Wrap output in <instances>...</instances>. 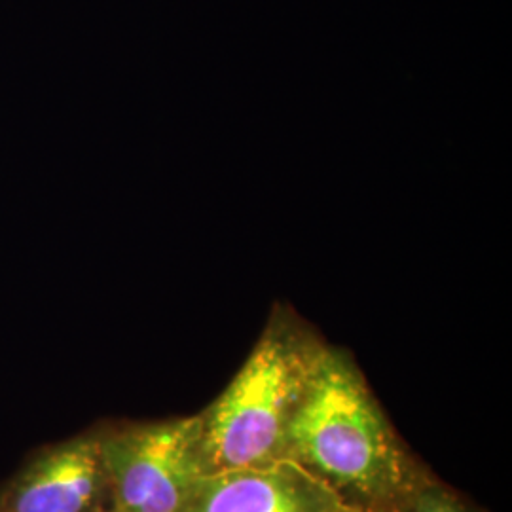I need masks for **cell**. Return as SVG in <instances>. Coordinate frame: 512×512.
<instances>
[{
  "mask_svg": "<svg viewBox=\"0 0 512 512\" xmlns=\"http://www.w3.org/2000/svg\"><path fill=\"white\" fill-rule=\"evenodd\" d=\"M184 512H355L294 459L203 475Z\"/></svg>",
  "mask_w": 512,
  "mask_h": 512,
  "instance_id": "obj_5",
  "label": "cell"
},
{
  "mask_svg": "<svg viewBox=\"0 0 512 512\" xmlns=\"http://www.w3.org/2000/svg\"><path fill=\"white\" fill-rule=\"evenodd\" d=\"M101 427L42 448L0 490V512H109Z\"/></svg>",
  "mask_w": 512,
  "mask_h": 512,
  "instance_id": "obj_4",
  "label": "cell"
},
{
  "mask_svg": "<svg viewBox=\"0 0 512 512\" xmlns=\"http://www.w3.org/2000/svg\"><path fill=\"white\" fill-rule=\"evenodd\" d=\"M200 414L101 425L109 512H184L203 471Z\"/></svg>",
  "mask_w": 512,
  "mask_h": 512,
  "instance_id": "obj_3",
  "label": "cell"
},
{
  "mask_svg": "<svg viewBox=\"0 0 512 512\" xmlns=\"http://www.w3.org/2000/svg\"><path fill=\"white\" fill-rule=\"evenodd\" d=\"M403 512H486L433 476Z\"/></svg>",
  "mask_w": 512,
  "mask_h": 512,
  "instance_id": "obj_6",
  "label": "cell"
},
{
  "mask_svg": "<svg viewBox=\"0 0 512 512\" xmlns=\"http://www.w3.org/2000/svg\"><path fill=\"white\" fill-rule=\"evenodd\" d=\"M325 346L294 313L275 311L234 380L198 412L205 475L287 458L294 416Z\"/></svg>",
  "mask_w": 512,
  "mask_h": 512,
  "instance_id": "obj_2",
  "label": "cell"
},
{
  "mask_svg": "<svg viewBox=\"0 0 512 512\" xmlns=\"http://www.w3.org/2000/svg\"><path fill=\"white\" fill-rule=\"evenodd\" d=\"M287 458L355 512H403L435 476L393 429L357 363L330 346L294 416Z\"/></svg>",
  "mask_w": 512,
  "mask_h": 512,
  "instance_id": "obj_1",
  "label": "cell"
}]
</instances>
